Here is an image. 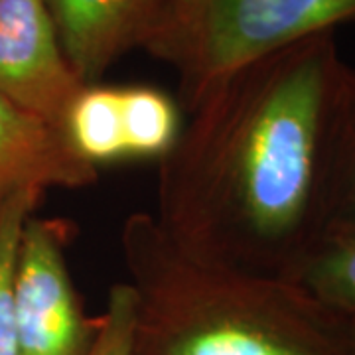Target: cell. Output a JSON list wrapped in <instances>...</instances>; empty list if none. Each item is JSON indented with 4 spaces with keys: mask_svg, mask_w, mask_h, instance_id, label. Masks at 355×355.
I'll list each match as a JSON object with an SVG mask.
<instances>
[{
    "mask_svg": "<svg viewBox=\"0 0 355 355\" xmlns=\"http://www.w3.org/2000/svg\"><path fill=\"white\" fill-rule=\"evenodd\" d=\"M345 62L324 32L191 101L158 162V227L209 265L292 280L328 229V166Z\"/></svg>",
    "mask_w": 355,
    "mask_h": 355,
    "instance_id": "cell-1",
    "label": "cell"
},
{
    "mask_svg": "<svg viewBox=\"0 0 355 355\" xmlns=\"http://www.w3.org/2000/svg\"><path fill=\"white\" fill-rule=\"evenodd\" d=\"M121 251L135 292L130 355H355L352 316L296 282L180 251L132 214Z\"/></svg>",
    "mask_w": 355,
    "mask_h": 355,
    "instance_id": "cell-2",
    "label": "cell"
},
{
    "mask_svg": "<svg viewBox=\"0 0 355 355\" xmlns=\"http://www.w3.org/2000/svg\"><path fill=\"white\" fill-rule=\"evenodd\" d=\"M355 22V0H178L144 50L172 65L188 107L247 65Z\"/></svg>",
    "mask_w": 355,
    "mask_h": 355,
    "instance_id": "cell-3",
    "label": "cell"
},
{
    "mask_svg": "<svg viewBox=\"0 0 355 355\" xmlns=\"http://www.w3.org/2000/svg\"><path fill=\"white\" fill-rule=\"evenodd\" d=\"M69 223L30 216L18 247L14 306L18 355H89L99 318L85 314L65 245Z\"/></svg>",
    "mask_w": 355,
    "mask_h": 355,
    "instance_id": "cell-4",
    "label": "cell"
},
{
    "mask_svg": "<svg viewBox=\"0 0 355 355\" xmlns=\"http://www.w3.org/2000/svg\"><path fill=\"white\" fill-rule=\"evenodd\" d=\"M83 87L65 58L48 0H0V95L62 128Z\"/></svg>",
    "mask_w": 355,
    "mask_h": 355,
    "instance_id": "cell-5",
    "label": "cell"
},
{
    "mask_svg": "<svg viewBox=\"0 0 355 355\" xmlns=\"http://www.w3.org/2000/svg\"><path fill=\"white\" fill-rule=\"evenodd\" d=\"M170 0H48L65 58L83 85H97L125 53L142 48Z\"/></svg>",
    "mask_w": 355,
    "mask_h": 355,
    "instance_id": "cell-6",
    "label": "cell"
},
{
    "mask_svg": "<svg viewBox=\"0 0 355 355\" xmlns=\"http://www.w3.org/2000/svg\"><path fill=\"white\" fill-rule=\"evenodd\" d=\"M99 170L71 148L64 130L0 95V207L22 191L93 186Z\"/></svg>",
    "mask_w": 355,
    "mask_h": 355,
    "instance_id": "cell-7",
    "label": "cell"
},
{
    "mask_svg": "<svg viewBox=\"0 0 355 355\" xmlns=\"http://www.w3.org/2000/svg\"><path fill=\"white\" fill-rule=\"evenodd\" d=\"M62 130L71 148L97 170L101 164L127 158L121 87L85 85L69 105Z\"/></svg>",
    "mask_w": 355,
    "mask_h": 355,
    "instance_id": "cell-8",
    "label": "cell"
},
{
    "mask_svg": "<svg viewBox=\"0 0 355 355\" xmlns=\"http://www.w3.org/2000/svg\"><path fill=\"white\" fill-rule=\"evenodd\" d=\"M292 282L347 316L355 314V229L328 227Z\"/></svg>",
    "mask_w": 355,
    "mask_h": 355,
    "instance_id": "cell-9",
    "label": "cell"
},
{
    "mask_svg": "<svg viewBox=\"0 0 355 355\" xmlns=\"http://www.w3.org/2000/svg\"><path fill=\"white\" fill-rule=\"evenodd\" d=\"M328 227L355 229V67L345 64L336 95L328 166Z\"/></svg>",
    "mask_w": 355,
    "mask_h": 355,
    "instance_id": "cell-10",
    "label": "cell"
},
{
    "mask_svg": "<svg viewBox=\"0 0 355 355\" xmlns=\"http://www.w3.org/2000/svg\"><path fill=\"white\" fill-rule=\"evenodd\" d=\"M121 119L127 158H164L182 123L176 103L154 87H121Z\"/></svg>",
    "mask_w": 355,
    "mask_h": 355,
    "instance_id": "cell-11",
    "label": "cell"
},
{
    "mask_svg": "<svg viewBox=\"0 0 355 355\" xmlns=\"http://www.w3.org/2000/svg\"><path fill=\"white\" fill-rule=\"evenodd\" d=\"M44 193L22 191L0 207V355H18L14 277L18 247L28 217L34 214Z\"/></svg>",
    "mask_w": 355,
    "mask_h": 355,
    "instance_id": "cell-12",
    "label": "cell"
},
{
    "mask_svg": "<svg viewBox=\"0 0 355 355\" xmlns=\"http://www.w3.org/2000/svg\"><path fill=\"white\" fill-rule=\"evenodd\" d=\"M135 318V292L128 282H116L109 291L107 308L99 316V330L89 355H130Z\"/></svg>",
    "mask_w": 355,
    "mask_h": 355,
    "instance_id": "cell-13",
    "label": "cell"
},
{
    "mask_svg": "<svg viewBox=\"0 0 355 355\" xmlns=\"http://www.w3.org/2000/svg\"><path fill=\"white\" fill-rule=\"evenodd\" d=\"M352 328H354V343H355V314L352 316Z\"/></svg>",
    "mask_w": 355,
    "mask_h": 355,
    "instance_id": "cell-14",
    "label": "cell"
},
{
    "mask_svg": "<svg viewBox=\"0 0 355 355\" xmlns=\"http://www.w3.org/2000/svg\"><path fill=\"white\" fill-rule=\"evenodd\" d=\"M170 2H178V0H170Z\"/></svg>",
    "mask_w": 355,
    "mask_h": 355,
    "instance_id": "cell-15",
    "label": "cell"
}]
</instances>
